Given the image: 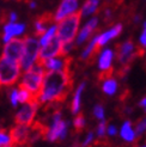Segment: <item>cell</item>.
Returning a JSON list of instances; mask_svg holds the SVG:
<instances>
[{
  "label": "cell",
  "instance_id": "cell-7",
  "mask_svg": "<svg viewBox=\"0 0 146 147\" xmlns=\"http://www.w3.org/2000/svg\"><path fill=\"white\" fill-rule=\"evenodd\" d=\"M62 55V42L55 35L50 38L45 46H42V49L39 50V55L36 59V65H40L43 67L45 63L49 59H53L55 56Z\"/></svg>",
  "mask_w": 146,
  "mask_h": 147
},
{
  "label": "cell",
  "instance_id": "cell-2",
  "mask_svg": "<svg viewBox=\"0 0 146 147\" xmlns=\"http://www.w3.org/2000/svg\"><path fill=\"white\" fill-rule=\"evenodd\" d=\"M82 12H73L68 14L67 17L59 20V24L56 26V36L60 38V41L66 45V43H72L74 40L76 35L79 29L80 18H82Z\"/></svg>",
  "mask_w": 146,
  "mask_h": 147
},
{
  "label": "cell",
  "instance_id": "cell-36",
  "mask_svg": "<svg viewBox=\"0 0 146 147\" xmlns=\"http://www.w3.org/2000/svg\"><path fill=\"white\" fill-rule=\"evenodd\" d=\"M35 6H36V4H35V3H30V7H32V9H34Z\"/></svg>",
  "mask_w": 146,
  "mask_h": 147
},
{
  "label": "cell",
  "instance_id": "cell-13",
  "mask_svg": "<svg viewBox=\"0 0 146 147\" xmlns=\"http://www.w3.org/2000/svg\"><path fill=\"white\" fill-rule=\"evenodd\" d=\"M121 30H122V25L121 24H118V25H115L114 28H112L110 30L103 32L102 35L96 36V46L101 49L107 42H109L112 38H115L116 36H119L120 32H121Z\"/></svg>",
  "mask_w": 146,
  "mask_h": 147
},
{
  "label": "cell",
  "instance_id": "cell-12",
  "mask_svg": "<svg viewBox=\"0 0 146 147\" xmlns=\"http://www.w3.org/2000/svg\"><path fill=\"white\" fill-rule=\"evenodd\" d=\"M77 7H78V0H62L61 5L59 6V9H57L54 16V19L57 22L64 19L68 14H72L74 12L77 10Z\"/></svg>",
  "mask_w": 146,
  "mask_h": 147
},
{
  "label": "cell",
  "instance_id": "cell-20",
  "mask_svg": "<svg viewBox=\"0 0 146 147\" xmlns=\"http://www.w3.org/2000/svg\"><path fill=\"white\" fill-rule=\"evenodd\" d=\"M65 60L66 59H64V60H60V59H49V60H47L43 63V67L48 68L49 71H60L65 66Z\"/></svg>",
  "mask_w": 146,
  "mask_h": 147
},
{
  "label": "cell",
  "instance_id": "cell-39",
  "mask_svg": "<svg viewBox=\"0 0 146 147\" xmlns=\"http://www.w3.org/2000/svg\"><path fill=\"white\" fill-rule=\"evenodd\" d=\"M16 1H20V0H16Z\"/></svg>",
  "mask_w": 146,
  "mask_h": 147
},
{
  "label": "cell",
  "instance_id": "cell-6",
  "mask_svg": "<svg viewBox=\"0 0 146 147\" xmlns=\"http://www.w3.org/2000/svg\"><path fill=\"white\" fill-rule=\"evenodd\" d=\"M40 50V42L34 37H25L24 38V50L23 55L19 61V66L22 69L28 71L35 63Z\"/></svg>",
  "mask_w": 146,
  "mask_h": 147
},
{
  "label": "cell",
  "instance_id": "cell-19",
  "mask_svg": "<svg viewBox=\"0 0 146 147\" xmlns=\"http://www.w3.org/2000/svg\"><path fill=\"white\" fill-rule=\"evenodd\" d=\"M84 87H85V83H82L74 93V97H73L71 104V110L73 114H78L80 110V99H82V92L84 91Z\"/></svg>",
  "mask_w": 146,
  "mask_h": 147
},
{
  "label": "cell",
  "instance_id": "cell-29",
  "mask_svg": "<svg viewBox=\"0 0 146 147\" xmlns=\"http://www.w3.org/2000/svg\"><path fill=\"white\" fill-rule=\"evenodd\" d=\"M107 133V122L104 120H102L98 124V127H97V135L99 138H103Z\"/></svg>",
  "mask_w": 146,
  "mask_h": 147
},
{
  "label": "cell",
  "instance_id": "cell-35",
  "mask_svg": "<svg viewBox=\"0 0 146 147\" xmlns=\"http://www.w3.org/2000/svg\"><path fill=\"white\" fill-rule=\"evenodd\" d=\"M139 105L141 107V108H144L145 110H146V97H144L141 100H140V103H139Z\"/></svg>",
  "mask_w": 146,
  "mask_h": 147
},
{
  "label": "cell",
  "instance_id": "cell-10",
  "mask_svg": "<svg viewBox=\"0 0 146 147\" xmlns=\"http://www.w3.org/2000/svg\"><path fill=\"white\" fill-rule=\"evenodd\" d=\"M116 57L121 63H125L128 65V61L133 60V57L135 55H138V51L135 54H133L134 51V46H133V42L132 41H127V42H123L121 45L116 46Z\"/></svg>",
  "mask_w": 146,
  "mask_h": 147
},
{
  "label": "cell",
  "instance_id": "cell-9",
  "mask_svg": "<svg viewBox=\"0 0 146 147\" xmlns=\"http://www.w3.org/2000/svg\"><path fill=\"white\" fill-rule=\"evenodd\" d=\"M24 50V38H11L4 47V57L19 63Z\"/></svg>",
  "mask_w": 146,
  "mask_h": 147
},
{
  "label": "cell",
  "instance_id": "cell-4",
  "mask_svg": "<svg viewBox=\"0 0 146 147\" xmlns=\"http://www.w3.org/2000/svg\"><path fill=\"white\" fill-rule=\"evenodd\" d=\"M20 76V66L6 57L0 59V87L12 86L17 83Z\"/></svg>",
  "mask_w": 146,
  "mask_h": 147
},
{
  "label": "cell",
  "instance_id": "cell-27",
  "mask_svg": "<svg viewBox=\"0 0 146 147\" xmlns=\"http://www.w3.org/2000/svg\"><path fill=\"white\" fill-rule=\"evenodd\" d=\"M145 130H146V117H145V119H143L139 123L137 124L134 133H135V135H137V136H139V135H141V134L144 133Z\"/></svg>",
  "mask_w": 146,
  "mask_h": 147
},
{
  "label": "cell",
  "instance_id": "cell-32",
  "mask_svg": "<svg viewBox=\"0 0 146 147\" xmlns=\"http://www.w3.org/2000/svg\"><path fill=\"white\" fill-rule=\"evenodd\" d=\"M107 134L110 135V136H115L116 134H118V128H116L115 126H113V124L107 126Z\"/></svg>",
  "mask_w": 146,
  "mask_h": 147
},
{
  "label": "cell",
  "instance_id": "cell-11",
  "mask_svg": "<svg viewBox=\"0 0 146 147\" xmlns=\"http://www.w3.org/2000/svg\"><path fill=\"white\" fill-rule=\"evenodd\" d=\"M29 133H30V126L16 124L10 131L12 144L13 145H25V144H28Z\"/></svg>",
  "mask_w": 146,
  "mask_h": 147
},
{
  "label": "cell",
  "instance_id": "cell-22",
  "mask_svg": "<svg viewBox=\"0 0 146 147\" xmlns=\"http://www.w3.org/2000/svg\"><path fill=\"white\" fill-rule=\"evenodd\" d=\"M102 89H103V91L109 94V96H113V94L116 92V90H118V83H116L115 79H107L103 86H102Z\"/></svg>",
  "mask_w": 146,
  "mask_h": 147
},
{
  "label": "cell",
  "instance_id": "cell-14",
  "mask_svg": "<svg viewBox=\"0 0 146 147\" xmlns=\"http://www.w3.org/2000/svg\"><path fill=\"white\" fill-rule=\"evenodd\" d=\"M53 19H54V17L50 13H45V14H42V16H40L37 18V20H36V23H35V34H36V36H42L43 34H45L48 30L47 25L52 23Z\"/></svg>",
  "mask_w": 146,
  "mask_h": 147
},
{
  "label": "cell",
  "instance_id": "cell-21",
  "mask_svg": "<svg viewBox=\"0 0 146 147\" xmlns=\"http://www.w3.org/2000/svg\"><path fill=\"white\" fill-rule=\"evenodd\" d=\"M98 0H86L83 9H82V16H89L90 13H93L97 10Z\"/></svg>",
  "mask_w": 146,
  "mask_h": 147
},
{
  "label": "cell",
  "instance_id": "cell-5",
  "mask_svg": "<svg viewBox=\"0 0 146 147\" xmlns=\"http://www.w3.org/2000/svg\"><path fill=\"white\" fill-rule=\"evenodd\" d=\"M67 130L68 123L61 119L60 111H55L52 116V123H50L49 128H47L45 136L50 142H54L56 140H64L67 135Z\"/></svg>",
  "mask_w": 146,
  "mask_h": 147
},
{
  "label": "cell",
  "instance_id": "cell-17",
  "mask_svg": "<svg viewBox=\"0 0 146 147\" xmlns=\"http://www.w3.org/2000/svg\"><path fill=\"white\" fill-rule=\"evenodd\" d=\"M120 135H121V138L123 139V140L127 141V142H132V141L135 140L137 135H135L134 129L132 128V124H130L129 121L123 122L121 130H120Z\"/></svg>",
  "mask_w": 146,
  "mask_h": 147
},
{
  "label": "cell",
  "instance_id": "cell-28",
  "mask_svg": "<svg viewBox=\"0 0 146 147\" xmlns=\"http://www.w3.org/2000/svg\"><path fill=\"white\" fill-rule=\"evenodd\" d=\"M93 115H95V117H97L98 120H104V109H103V107L102 105H96L93 108Z\"/></svg>",
  "mask_w": 146,
  "mask_h": 147
},
{
  "label": "cell",
  "instance_id": "cell-30",
  "mask_svg": "<svg viewBox=\"0 0 146 147\" xmlns=\"http://www.w3.org/2000/svg\"><path fill=\"white\" fill-rule=\"evenodd\" d=\"M10 99H11L12 107H17L18 105V90H12L11 91Z\"/></svg>",
  "mask_w": 146,
  "mask_h": 147
},
{
  "label": "cell",
  "instance_id": "cell-25",
  "mask_svg": "<svg viewBox=\"0 0 146 147\" xmlns=\"http://www.w3.org/2000/svg\"><path fill=\"white\" fill-rule=\"evenodd\" d=\"M7 146H13L12 139L9 133L0 130V147H7Z\"/></svg>",
  "mask_w": 146,
  "mask_h": 147
},
{
  "label": "cell",
  "instance_id": "cell-1",
  "mask_svg": "<svg viewBox=\"0 0 146 147\" xmlns=\"http://www.w3.org/2000/svg\"><path fill=\"white\" fill-rule=\"evenodd\" d=\"M73 78L71 74V59L66 57L64 68L45 73L39 103H59L66 99L72 90Z\"/></svg>",
  "mask_w": 146,
  "mask_h": 147
},
{
  "label": "cell",
  "instance_id": "cell-37",
  "mask_svg": "<svg viewBox=\"0 0 146 147\" xmlns=\"http://www.w3.org/2000/svg\"><path fill=\"white\" fill-rule=\"evenodd\" d=\"M144 29H145V30H146V22H145V23H144Z\"/></svg>",
  "mask_w": 146,
  "mask_h": 147
},
{
  "label": "cell",
  "instance_id": "cell-26",
  "mask_svg": "<svg viewBox=\"0 0 146 147\" xmlns=\"http://www.w3.org/2000/svg\"><path fill=\"white\" fill-rule=\"evenodd\" d=\"M73 126H74L77 130H82L85 127V117L82 114L78 115L74 119V121H73Z\"/></svg>",
  "mask_w": 146,
  "mask_h": 147
},
{
  "label": "cell",
  "instance_id": "cell-8",
  "mask_svg": "<svg viewBox=\"0 0 146 147\" xmlns=\"http://www.w3.org/2000/svg\"><path fill=\"white\" fill-rule=\"evenodd\" d=\"M39 104L40 103L37 99H32L30 102L25 103V104L18 110L16 116H14V122H16V124L31 126L34 123L36 113H37Z\"/></svg>",
  "mask_w": 146,
  "mask_h": 147
},
{
  "label": "cell",
  "instance_id": "cell-40",
  "mask_svg": "<svg viewBox=\"0 0 146 147\" xmlns=\"http://www.w3.org/2000/svg\"><path fill=\"white\" fill-rule=\"evenodd\" d=\"M7 147H12V146H7Z\"/></svg>",
  "mask_w": 146,
  "mask_h": 147
},
{
  "label": "cell",
  "instance_id": "cell-33",
  "mask_svg": "<svg viewBox=\"0 0 146 147\" xmlns=\"http://www.w3.org/2000/svg\"><path fill=\"white\" fill-rule=\"evenodd\" d=\"M140 43L144 47H146V30L145 29H144V31H143V34L140 36Z\"/></svg>",
  "mask_w": 146,
  "mask_h": 147
},
{
  "label": "cell",
  "instance_id": "cell-38",
  "mask_svg": "<svg viewBox=\"0 0 146 147\" xmlns=\"http://www.w3.org/2000/svg\"><path fill=\"white\" fill-rule=\"evenodd\" d=\"M141 147H146V145H144V146H141Z\"/></svg>",
  "mask_w": 146,
  "mask_h": 147
},
{
  "label": "cell",
  "instance_id": "cell-24",
  "mask_svg": "<svg viewBox=\"0 0 146 147\" xmlns=\"http://www.w3.org/2000/svg\"><path fill=\"white\" fill-rule=\"evenodd\" d=\"M35 99L29 91H26L25 89H22V87H19V90H18V103H22V104H25V103L28 102H30Z\"/></svg>",
  "mask_w": 146,
  "mask_h": 147
},
{
  "label": "cell",
  "instance_id": "cell-31",
  "mask_svg": "<svg viewBox=\"0 0 146 147\" xmlns=\"http://www.w3.org/2000/svg\"><path fill=\"white\" fill-rule=\"evenodd\" d=\"M93 136H95V134L92 133V131H90V133L86 135L85 140H84V142H83V147H87V146H89V145L92 142V140H93Z\"/></svg>",
  "mask_w": 146,
  "mask_h": 147
},
{
  "label": "cell",
  "instance_id": "cell-16",
  "mask_svg": "<svg viewBox=\"0 0 146 147\" xmlns=\"http://www.w3.org/2000/svg\"><path fill=\"white\" fill-rule=\"evenodd\" d=\"M97 28V18H92L91 20L87 22V24L80 30V34L78 36V40H77V43L80 45L83 43L85 40H87V37L91 35V32Z\"/></svg>",
  "mask_w": 146,
  "mask_h": 147
},
{
  "label": "cell",
  "instance_id": "cell-15",
  "mask_svg": "<svg viewBox=\"0 0 146 147\" xmlns=\"http://www.w3.org/2000/svg\"><path fill=\"white\" fill-rule=\"evenodd\" d=\"M25 30L24 24H14V23H9L4 28V42H9L13 36L20 35Z\"/></svg>",
  "mask_w": 146,
  "mask_h": 147
},
{
  "label": "cell",
  "instance_id": "cell-3",
  "mask_svg": "<svg viewBox=\"0 0 146 147\" xmlns=\"http://www.w3.org/2000/svg\"><path fill=\"white\" fill-rule=\"evenodd\" d=\"M43 77H45V69H43L42 66L40 65L31 66L28 71H25L19 87L25 89L26 91L30 92V94L35 99H37L41 92Z\"/></svg>",
  "mask_w": 146,
  "mask_h": 147
},
{
  "label": "cell",
  "instance_id": "cell-23",
  "mask_svg": "<svg viewBox=\"0 0 146 147\" xmlns=\"http://www.w3.org/2000/svg\"><path fill=\"white\" fill-rule=\"evenodd\" d=\"M55 35H56V26H55V25H53V26H50V28L48 29V30L41 36L40 45H41V46H45L46 43H47L50 38H52V37H54Z\"/></svg>",
  "mask_w": 146,
  "mask_h": 147
},
{
  "label": "cell",
  "instance_id": "cell-18",
  "mask_svg": "<svg viewBox=\"0 0 146 147\" xmlns=\"http://www.w3.org/2000/svg\"><path fill=\"white\" fill-rule=\"evenodd\" d=\"M112 60H113V51L110 49L103 50V53L99 56V68L102 71L108 69L112 67Z\"/></svg>",
  "mask_w": 146,
  "mask_h": 147
},
{
  "label": "cell",
  "instance_id": "cell-34",
  "mask_svg": "<svg viewBox=\"0 0 146 147\" xmlns=\"http://www.w3.org/2000/svg\"><path fill=\"white\" fill-rule=\"evenodd\" d=\"M17 19V14L14 13V12H12V13H10V17H9V20H10V23H14V20Z\"/></svg>",
  "mask_w": 146,
  "mask_h": 147
}]
</instances>
